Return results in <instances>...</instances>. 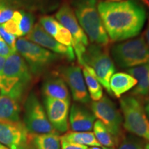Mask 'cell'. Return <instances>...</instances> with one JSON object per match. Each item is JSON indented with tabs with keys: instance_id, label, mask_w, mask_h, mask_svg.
<instances>
[{
	"instance_id": "obj_1",
	"label": "cell",
	"mask_w": 149,
	"mask_h": 149,
	"mask_svg": "<svg viewBox=\"0 0 149 149\" xmlns=\"http://www.w3.org/2000/svg\"><path fill=\"white\" fill-rule=\"evenodd\" d=\"M97 9L108 36L114 42L137 36L146 22V10L138 0L101 1Z\"/></svg>"
},
{
	"instance_id": "obj_2",
	"label": "cell",
	"mask_w": 149,
	"mask_h": 149,
	"mask_svg": "<svg viewBox=\"0 0 149 149\" xmlns=\"http://www.w3.org/2000/svg\"><path fill=\"white\" fill-rule=\"evenodd\" d=\"M32 81L29 66L17 52L6 59L0 76V93L22 101L24 93Z\"/></svg>"
},
{
	"instance_id": "obj_3",
	"label": "cell",
	"mask_w": 149,
	"mask_h": 149,
	"mask_svg": "<svg viewBox=\"0 0 149 149\" xmlns=\"http://www.w3.org/2000/svg\"><path fill=\"white\" fill-rule=\"evenodd\" d=\"M70 6L91 43L107 46L109 37L98 12L97 0H70Z\"/></svg>"
},
{
	"instance_id": "obj_4",
	"label": "cell",
	"mask_w": 149,
	"mask_h": 149,
	"mask_svg": "<svg viewBox=\"0 0 149 149\" xmlns=\"http://www.w3.org/2000/svg\"><path fill=\"white\" fill-rule=\"evenodd\" d=\"M120 104L124 129L149 143V117L139 99L125 95L120 99Z\"/></svg>"
},
{
	"instance_id": "obj_5",
	"label": "cell",
	"mask_w": 149,
	"mask_h": 149,
	"mask_svg": "<svg viewBox=\"0 0 149 149\" xmlns=\"http://www.w3.org/2000/svg\"><path fill=\"white\" fill-rule=\"evenodd\" d=\"M113 60L122 68L149 64V47L144 37L117 43L111 50Z\"/></svg>"
},
{
	"instance_id": "obj_6",
	"label": "cell",
	"mask_w": 149,
	"mask_h": 149,
	"mask_svg": "<svg viewBox=\"0 0 149 149\" xmlns=\"http://www.w3.org/2000/svg\"><path fill=\"white\" fill-rule=\"evenodd\" d=\"M16 50L26 61L32 75L36 77L44 74L60 57L24 37L17 40Z\"/></svg>"
},
{
	"instance_id": "obj_7",
	"label": "cell",
	"mask_w": 149,
	"mask_h": 149,
	"mask_svg": "<svg viewBox=\"0 0 149 149\" xmlns=\"http://www.w3.org/2000/svg\"><path fill=\"white\" fill-rule=\"evenodd\" d=\"M105 47L95 44H91L87 46L82 57L84 64L81 66L86 65L91 68L101 85L108 93L112 95L109 82L116 68L114 61Z\"/></svg>"
},
{
	"instance_id": "obj_8",
	"label": "cell",
	"mask_w": 149,
	"mask_h": 149,
	"mask_svg": "<svg viewBox=\"0 0 149 149\" xmlns=\"http://www.w3.org/2000/svg\"><path fill=\"white\" fill-rule=\"evenodd\" d=\"M91 108L95 118H97L114 137L117 146L124 134L123 133V117L120 110L107 96H103L99 101L93 102Z\"/></svg>"
},
{
	"instance_id": "obj_9",
	"label": "cell",
	"mask_w": 149,
	"mask_h": 149,
	"mask_svg": "<svg viewBox=\"0 0 149 149\" xmlns=\"http://www.w3.org/2000/svg\"><path fill=\"white\" fill-rule=\"evenodd\" d=\"M24 124L31 134L57 133L48 120L44 106L33 92L28 95L24 103Z\"/></svg>"
},
{
	"instance_id": "obj_10",
	"label": "cell",
	"mask_w": 149,
	"mask_h": 149,
	"mask_svg": "<svg viewBox=\"0 0 149 149\" xmlns=\"http://www.w3.org/2000/svg\"><path fill=\"white\" fill-rule=\"evenodd\" d=\"M0 143L8 149H26L31 144V133L24 122H0Z\"/></svg>"
},
{
	"instance_id": "obj_11",
	"label": "cell",
	"mask_w": 149,
	"mask_h": 149,
	"mask_svg": "<svg viewBox=\"0 0 149 149\" xmlns=\"http://www.w3.org/2000/svg\"><path fill=\"white\" fill-rule=\"evenodd\" d=\"M59 72L67 86L69 87L74 102L82 104H88L91 98L81 68L77 65H68L61 66Z\"/></svg>"
},
{
	"instance_id": "obj_12",
	"label": "cell",
	"mask_w": 149,
	"mask_h": 149,
	"mask_svg": "<svg viewBox=\"0 0 149 149\" xmlns=\"http://www.w3.org/2000/svg\"><path fill=\"white\" fill-rule=\"evenodd\" d=\"M26 39L57 55L64 56L68 61H73L75 59V54L72 46L68 47L56 41L39 23L34 25Z\"/></svg>"
},
{
	"instance_id": "obj_13",
	"label": "cell",
	"mask_w": 149,
	"mask_h": 149,
	"mask_svg": "<svg viewBox=\"0 0 149 149\" xmlns=\"http://www.w3.org/2000/svg\"><path fill=\"white\" fill-rule=\"evenodd\" d=\"M70 102L56 99L44 98L48 119L57 133H66L68 130Z\"/></svg>"
},
{
	"instance_id": "obj_14",
	"label": "cell",
	"mask_w": 149,
	"mask_h": 149,
	"mask_svg": "<svg viewBox=\"0 0 149 149\" xmlns=\"http://www.w3.org/2000/svg\"><path fill=\"white\" fill-rule=\"evenodd\" d=\"M57 20L69 31L72 36V43H79L86 46L89 45L88 39L80 26L72 7L64 3L59 7L55 14Z\"/></svg>"
},
{
	"instance_id": "obj_15",
	"label": "cell",
	"mask_w": 149,
	"mask_h": 149,
	"mask_svg": "<svg viewBox=\"0 0 149 149\" xmlns=\"http://www.w3.org/2000/svg\"><path fill=\"white\" fill-rule=\"evenodd\" d=\"M68 122L74 132H89L93 130L95 117L82 104L74 102L70 109Z\"/></svg>"
},
{
	"instance_id": "obj_16",
	"label": "cell",
	"mask_w": 149,
	"mask_h": 149,
	"mask_svg": "<svg viewBox=\"0 0 149 149\" xmlns=\"http://www.w3.org/2000/svg\"><path fill=\"white\" fill-rule=\"evenodd\" d=\"M61 0H0V5L29 12L49 13L61 6Z\"/></svg>"
},
{
	"instance_id": "obj_17",
	"label": "cell",
	"mask_w": 149,
	"mask_h": 149,
	"mask_svg": "<svg viewBox=\"0 0 149 149\" xmlns=\"http://www.w3.org/2000/svg\"><path fill=\"white\" fill-rule=\"evenodd\" d=\"M42 90L44 97L70 102L69 90L59 74L48 76L43 82Z\"/></svg>"
},
{
	"instance_id": "obj_18",
	"label": "cell",
	"mask_w": 149,
	"mask_h": 149,
	"mask_svg": "<svg viewBox=\"0 0 149 149\" xmlns=\"http://www.w3.org/2000/svg\"><path fill=\"white\" fill-rule=\"evenodd\" d=\"M48 34L63 45L71 47L72 36L69 31L53 17L44 15L40 19V23Z\"/></svg>"
},
{
	"instance_id": "obj_19",
	"label": "cell",
	"mask_w": 149,
	"mask_h": 149,
	"mask_svg": "<svg viewBox=\"0 0 149 149\" xmlns=\"http://www.w3.org/2000/svg\"><path fill=\"white\" fill-rule=\"evenodd\" d=\"M20 102L8 95H0V122L20 121Z\"/></svg>"
},
{
	"instance_id": "obj_20",
	"label": "cell",
	"mask_w": 149,
	"mask_h": 149,
	"mask_svg": "<svg viewBox=\"0 0 149 149\" xmlns=\"http://www.w3.org/2000/svg\"><path fill=\"white\" fill-rule=\"evenodd\" d=\"M126 72L133 76L137 81V85L132 89V95L148 96L149 95V64L128 68Z\"/></svg>"
},
{
	"instance_id": "obj_21",
	"label": "cell",
	"mask_w": 149,
	"mask_h": 149,
	"mask_svg": "<svg viewBox=\"0 0 149 149\" xmlns=\"http://www.w3.org/2000/svg\"><path fill=\"white\" fill-rule=\"evenodd\" d=\"M135 78L128 72H117L112 76L109 82L110 90L117 98H120L126 92L132 90L137 85Z\"/></svg>"
},
{
	"instance_id": "obj_22",
	"label": "cell",
	"mask_w": 149,
	"mask_h": 149,
	"mask_svg": "<svg viewBox=\"0 0 149 149\" xmlns=\"http://www.w3.org/2000/svg\"><path fill=\"white\" fill-rule=\"evenodd\" d=\"M31 144L36 149H60V136L58 133H31Z\"/></svg>"
},
{
	"instance_id": "obj_23",
	"label": "cell",
	"mask_w": 149,
	"mask_h": 149,
	"mask_svg": "<svg viewBox=\"0 0 149 149\" xmlns=\"http://www.w3.org/2000/svg\"><path fill=\"white\" fill-rule=\"evenodd\" d=\"M81 67H82L81 70H82L84 78L85 79L86 86L90 98L93 102L99 101L104 96L102 86L98 81L97 78L96 77L95 74L91 68H89L86 65Z\"/></svg>"
},
{
	"instance_id": "obj_24",
	"label": "cell",
	"mask_w": 149,
	"mask_h": 149,
	"mask_svg": "<svg viewBox=\"0 0 149 149\" xmlns=\"http://www.w3.org/2000/svg\"><path fill=\"white\" fill-rule=\"evenodd\" d=\"M61 139L86 146L101 147L92 132H68L60 137Z\"/></svg>"
},
{
	"instance_id": "obj_25",
	"label": "cell",
	"mask_w": 149,
	"mask_h": 149,
	"mask_svg": "<svg viewBox=\"0 0 149 149\" xmlns=\"http://www.w3.org/2000/svg\"><path fill=\"white\" fill-rule=\"evenodd\" d=\"M93 133L101 146L107 148H115L117 142L109 130L100 121L97 120L93 125Z\"/></svg>"
},
{
	"instance_id": "obj_26",
	"label": "cell",
	"mask_w": 149,
	"mask_h": 149,
	"mask_svg": "<svg viewBox=\"0 0 149 149\" xmlns=\"http://www.w3.org/2000/svg\"><path fill=\"white\" fill-rule=\"evenodd\" d=\"M146 141L133 134H124L119 141L118 149H144Z\"/></svg>"
},
{
	"instance_id": "obj_27",
	"label": "cell",
	"mask_w": 149,
	"mask_h": 149,
	"mask_svg": "<svg viewBox=\"0 0 149 149\" xmlns=\"http://www.w3.org/2000/svg\"><path fill=\"white\" fill-rule=\"evenodd\" d=\"M21 10V16L19 23L20 33H21V37L26 36L34 26L35 17L32 13L23 10Z\"/></svg>"
},
{
	"instance_id": "obj_28",
	"label": "cell",
	"mask_w": 149,
	"mask_h": 149,
	"mask_svg": "<svg viewBox=\"0 0 149 149\" xmlns=\"http://www.w3.org/2000/svg\"><path fill=\"white\" fill-rule=\"evenodd\" d=\"M0 37L3 39V40L8 44L9 47H10L13 51L17 52L16 36H15V35L7 32V31L3 29L2 25H1V24H0Z\"/></svg>"
},
{
	"instance_id": "obj_29",
	"label": "cell",
	"mask_w": 149,
	"mask_h": 149,
	"mask_svg": "<svg viewBox=\"0 0 149 149\" xmlns=\"http://www.w3.org/2000/svg\"><path fill=\"white\" fill-rule=\"evenodd\" d=\"M14 11V9L0 5V24L1 25L11 19L13 16Z\"/></svg>"
},
{
	"instance_id": "obj_30",
	"label": "cell",
	"mask_w": 149,
	"mask_h": 149,
	"mask_svg": "<svg viewBox=\"0 0 149 149\" xmlns=\"http://www.w3.org/2000/svg\"><path fill=\"white\" fill-rule=\"evenodd\" d=\"M14 53H15V52L13 51L9 47L8 44L3 40V39L0 37V56L7 58V57Z\"/></svg>"
},
{
	"instance_id": "obj_31",
	"label": "cell",
	"mask_w": 149,
	"mask_h": 149,
	"mask_svg": "<svg viewBox=\"0 0 149 149\" xmlns=\"http://www.w3.org/2000/svg\"><path fill=\"white\" fill-rule=\"evenodd\" d=\"M61 149H87L88 146L84 145L72 143L70 141H67L63 139H61Z\"/></svg>"
},
{
	"instance_id": "obj_32",
	"label": "cell",
	"mask_w": 149,
	"mask_h": 149,
	"mask_svg": "<svg viewBox=\"0 0 149 149\" xmlns=\"http://www.w3.org/2000/svg\"><path fill=\"white\" fill-rule=\"evenodd\" d=\"M144 38L145 41H146L147 45H148L149 47V22H148V26H147V27L146 29V31H145Z\"/></svg>"
},
{
	"instance_id": "obj_33",
	"label": "cell",
	"mask_w": 149,
	"mask_h": 149,
	"mask_svg": "<svg viewBox=\"0 0 149 149\" xmlns=\"http://www.w3.org/2000/svg\"><path fill=\"white\" fill-rule=\"evenodd\" d=\"M6 59V58H5V57H1V56H0V76H1V74H2L3 68V66H4Z\"/></svg>"
},
{
	"instance_id": "obj_34",
	"label": "cell",
	"mask_w": 149,
	"mask_h": 149,
	"mask_svg": "<svg viewBox=\"0 0 149 149\" xmlns=\"http://www.w3.org/2000/svg\"><path fill=\"white\" fill-rule=\"evenodd\" d=\"M145 9H147L149 11V0H138Z\"/></svg>"
},
{
	"instance_id": "obj_35",
	"label": "cell",
	"mask_w": 149,
	"mask_h": 149,
	"mask_svg": "<svg viewBox=\"0 0 149 149\" xmlns=\"http://www.w3.org/2000/svg\"><path fill=\"white\" fill-rule=\"evenodd\" d=\"M144 109H145V111H146L147 115H148V117H149V99L148 100H147L146 102H145Z\"/></svg>"
},
{
	"instance_id": "obj_36",
	"label": "cell",
	"mask_w": 149,
	"mask_h": 149,
	"mask_svg": "<svg viewBox=\"0 0 149 149\" xmlns=\"http://www.w3.org/2000/svg\"><path fill=\"white\" fill-rule=\"evenodd\" d=\"M87 149H103L102 148H100V147H98V146H91L90 148H88Z\"/></svg>"
},
{
	"instance_id": "obj_37",
	"label": "cell",
	"mask_w": 149,
	"mask_h": 149,
	"mask_svg": "<svg viewBox=\"0 0 149 149\" xmlns=\"http://www.w3.org/2000/svg\"><path fill=\"white\" fill-rule=\"evenodd\" d=\"M0 149H8V148H6V147L3 146V145H2L0 143Z\"/></svg>"
},
{
	"instance_id": "obj_38",
	"label": "cell",
	"mask_w": 149,
	"mask_h": 149,
	"mask_svg": "<svg viewBox=\"0 0 149 149\" xmlns=\"http://www.w3.org/2000/svg\"><path fill=\"white\" fill-rule=\"evenodd\" d=\"M26 149H36V148H35V147H33V146H32V145H31V144H30L29 145V146H28L27 147V148H26Z\"/></svg>"
},
{
	"instance_id": "obj_39",
	"label": "cell",
	"mask_w": 149,
	"mask_h": 149,
	"mask_svg": "<svg viewBox=\"0 0 149 149\" xmlns=\"http://www.w3.org/2000/svg\"><path fill=\"white\" fill-rule=\"evenodd\" d=\"M144 149H149V143H146V145H145Z\"/></svg>"
},
{
	"instance_id": "obj_40",
	"label": "cell",
	"mask_w": 149,
	"mask_h": 149,
	"mask_svg": "<svg viewBox=\"0 0 149 149\" xmlns=\"http://www.w3.org/2000/svg\"><path fill=\"white\" fill-rule=\"evenodd\" d=\"M106 1H123V0H106Z\"/></svg>"
},
{
	"instance_id": "obj_41",
	"label": "cell",
	"mask_w": 149,
	"mask_h": 149,
	"mask_svg": "<svg viewBox=\"0 0 149 149\" xmlns=\"http://www.w3.org/2000/svg\"><path fill=\"white\" fill-rule=\"evenodd\" d=\"M103 149H115V148H107V147H103Z\"/></svg>"
}]
</instances>
